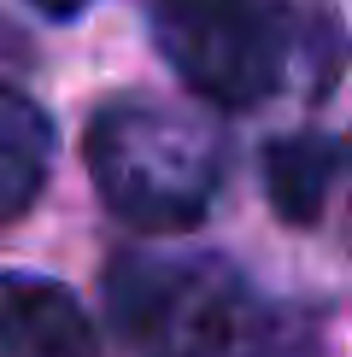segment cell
<instances>
[{
    "label": "cell",
    "instance_id": "obj_1",
    "mask_svg": "<svg viewBox=\"0 0 352 357\" xmlns=\"http://www.w3.org/2000/svg\"><path fill=\"white\" fill-rule=\"evenodd\" d=\"M165 65L217 112L276 94H329L341 82V18L329 0H153Z\"/></svg>",
    "mask_w": 352,
    "mask_h": 357
},
{
    "label": "cell",
    "instance_id": "obj_4",
    "mask_svg": "<svg viewBox=\"0 0 352 357\" xmlns=\"http://www.w3.org/2000/svg\"><path fill=\"white\" fill-rule=\"evenodd\" d=\"M0 357H100V334L82 299L53 275H0Z\"/></svg>",
    "mask_w": 352,
    "mask_h": 357
},
{
    "label": "cell",
    "instance_id": "obj_7",
    "mask_svg": "<svg viewBox=\"0 0 352 357\" xmlns=\"http://www.w3.org/2000/svg\"><path fill=\"white\" fill-rule=\"evenodd\" d=\"M29 6H36L41 18H77V12L94 6V0H29Z\"/></svg>",
    "mask_w": 352,
    "mask_h": 357
},
{
    "label": "cell",
    "instance_id": "obj_2",
    "mask_svg": "<svg viewBox=\"0 0 352 357\" xmlns=\"http://www.w3.org/2000/svg\"><path fill=\"white\" fill-rule=\"evenodd\" d=\"M82 158L117 222L141 234H188L223 188L229 141L205 112L159 94H124L88 117Z\"/></svg>",
    "mask_w": 352,
    "mask_h": 357
},
{
    "label": "cell",
    "instance_id": "obj_3",
    "mask_svg": "<svg viewBox=\"0 0 352 357\" xmlns=\"http://www.w3.org/2000/svg\"><path fill=\"white\" fill-rule=\"evenodd\" d=\"M112 328L147 357H293V328L223 258L124 252L106 270Z\"/></svg>",
    "mask_w": 352,
    "mask_h": 357
},
{
    "label": "cell",
    "instance_id": "obj_5",
    "mask_svg": "<svg viewBox=\"0 0 352 357\" xmlns=\"http://www.w3.org/2000/svg\"><path fill=\"white\" fill-rule=\"evenodd\" d=\"M53 153H59V135L47 112L18 82L0 77V229L18 222L41 199V188L53 176Z\"/></svg>",
    "mask_w": 352,
    "mask_h": 357
},
{
    "label": "cell",
    "instance_id": "obj_6",
    "mask_svg": "<svg viewBox=\"0 0 352 357\" xmlns=\"http://www.w3.org/2000/svg\"><path fill=\"white\" fill-rule=\"evenodd\" d=\"M335 182H341V135L329 129H293L264 146V193L293 229H311L323 217Z\"/></svg>",
    "mask_w": 352,
    "mask_h": 357
}]
</instances>
